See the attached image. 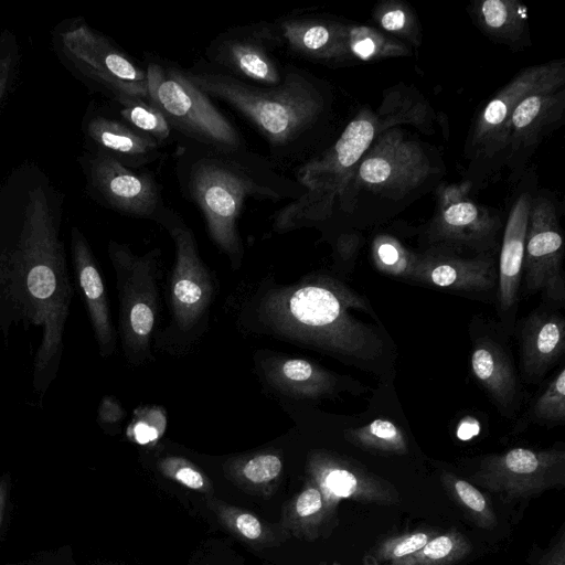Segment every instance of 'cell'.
Listing matches in <instances>:
<instances>
[{"mask_svg":"<svg viewBox=\"0 0 565 565\" xmlns=\"http://www.w3.org/2000/svg\"><path fill=\"white\" fill-rule=\"evenodd\" d=\"M315 469L329 497L351 498L358 501L388 502L391 494L376 479L361 468L335 457L319 455Z\"/></svg>","mask_w":565,"mask_h":565,"instance_id":"603a6c76","label":"cell"},{"mask_svg":"<svg viewBox=\"0 0 565 565\" xmlns=\"http://www.w3.org/2000/svg\"><path fill=\"white\" fill-rule=\"evenodd\" d=\"M119 118L136 130L148 135L163 148L177 142V137L164 116L149 100L119 96L111 100Z\"/></svg>","mask_w":565,"mask_h":565,"instance_id":"484cf974","label":"cell"},{"mask_svg":"<svg viewBox=\"0 0 565 565\" xmlns=\"http://www.w3.org/2000/svg\"><path fill=\"white\" fill-rule=\"evenodd\" d=\"M281 50L303 58L337 64L348 58L349 26L337 21L289 14L275 21Z\"/></svg>","mask_w":565,"mask_h":565,"instance_id":"5bb4252c","label":"cell"},{"mask_svg":"<svg viewBox=\"0 0 565 565\" xmlns=\"http://www.w3.org/2000/svg\"><path fill=\"white\" fill-rule=\"evenodd\" d=\"M184 71L211 99L225 103L253 126L277 169L294 163L297 168L308 160L309 146L330 110V97L318 78L290 63L282 83L276 86L239 81L204 60Z\"/></svg>","mask_w":565,"mask_h":565,"instance_id":"3957f363","label":"cell"},{"mask_svg":"<svg viewBox=\"0 0 565 565\" xmlns=\"http://www.w3.org/2000/svg\"><path fill=\"white\" fill-rule=\"evenodd\" d=\"M565 321L557 313L530 316L522 328L521 364L529 379H541L563 355Z\"/></svg>","mask_w":565,"mask_h":565,"instance_id":"ffe728a7","label":"cell"},{"mask_svg":"<svg viewBox=\"0 0 565 565\" xmlns=\"http://www.w3.org/2000/svg\"><path fill=\"white\" fill-rule=\"evenodd\" d=\"M120 406L113 399L107 398L103 402L99 411V417L104 422H117L121 417Z\"/></svg>","mask_w":565,"mask_h":565,"instance_id":"b9f144b4","label":"cell"},{"mask_svg":"<svg viewBox=\"0 0 565 565\" xmlns=\"http://www.w3.org/2000/svg\"><path fill=\"white\" fill-rule=\"evenodd\" d=\"M452 487L460 501L473 513L486 521H493L484 497L472 484L465 480L454 479Z\"/></svg>","mask_w":565,"mask_h":565,"instance_id":"8d00e7d4","label":"cell"},{"mask_svg":"<svg viewBox=\"0 0 565 565\" xmlns=\"http://www.w3.org/2000/svg\"><path fill=\"white\" fill-rule=\"evenodd\" d=\"M54 46L64 64L110 100L119 96L149 100L145 67L83 20L58 26Z\"/></svg>","mask_w":565,"mask_h":565,"instance_id":"8992f818","label":"cell"},{"mask_svg":"<svg viewBox=\"0 0 565 565\" xmlns=\"http://www.w3.org/2000/svg\"><path fill=\"white\" fill-rule=\"evenodd\" d=\"M355 243L352 237L341 236L338 241V250L342 257H348L352 255V252L355 250Z\"/></svg>","mask_w":565,"mask_h":565,"instance_id":"7bdbcfd3","label":"cell"},{"mask_svg":"<svg viewBox=\"0 0 565 565\" xmlns=\"http://www.w3.org/2000/svg\"><path fill=\"white\" fill-rule=\"evenodd\" d=\"M563 254L554 204L544 196L532 199L523 258L526 288L556 301L564 300Z\"/></svg>","mask_w":565,"mask_h":565,"instance_id":"7c38bea8","label":"cell"},{"mask_svg":"<svg viewBox=\"0 0 565 565\" xmlns=\"http://www.w3.org/2000/svg\"><path fill=\"white\" fill-rule=\"evenodd\" d=\"M345 438L369 450L390 454H405L408 450L404 431L387 418H376L364 426L349 429Z\"/></svg>","mask_w":565,"mask_h":565,"instance_id":"83f0119b","label":"cell"},{"mask_svg":"<svg viewBox=\"0 0 565 565\" xmlns=\"http://www.w3.org/2000/svg\"><path fill=\"white\" fill-rule=\"evenodd\" d=\"M500 220L455 192L443 194L430 228L433 238L452 246L487 252L494 242Z\"/></svg>","mask_w":565,"mask_h":565,"instance_id":"9a60e30c","label":"cell"},{"mask_svg":"<svg viewBox=\"0 0 565 565\" xmlns=\"http://www.w3.org/2000/svg\"><path fill=\"white\" fill-rule=\"evenodd\" d=\"M333 565H339V564H333Z\"/></svg>","mask_w":565,"mask_h":565,"instance_id":"ee69618b","label":"cell"},{"mask_svg":"<svg viewBox=\"0 0 565 565\" xmlns=\"http://www.w3.org/2000/svg\"><path fill=\"white\" fill-rule=\"evenodd\" d=\"M375 267L387 275L411 278L416 254L390 236H377L372 246Z\"/></svg>","mask_w":565,"mask_h":565,"instance_id":"f546056e","label":"cell"},{"mask_svg":"<svg viewBox=\"0 0 565 565\" xmlns=\"http://www.w3.org/2000/svg\"><path fill=\"white\" fill-rule=\"evenodd\" d=\"M532 198L522 193L510 210L499 260V300L502 310L516 299L523 268L525 241Z\"/></svg>","mask_w":565,"mask_h":565,"instance_id":"44dd1931","label":"cell"},{"mask_svg":"<svg viewBox=\"0 0 565 565\" xmlns=\"http://www.w3.org/2000/svg\"><path fill=\"white\" fill-rule=\"evenodd\" d=\"M323 508L322 492L316 487H309L297 498L295 510L300 518L318 514Z\"/></svg>","mask_w":565,"mask_h":565,"instance_id":"ab89813d","label":"cell"},{"mask_svg":"<svg viewBox=\"0 0 565 565\" xmlns=\"http://www.w3.org/2000/svg\"><path fill=\"white\" fill-rule=\"evenodd\" d=\"M350 54L363 61L405 54V47L365 26H349Z\"/></svg>","mask_w":565,"mask_h":565,"instance_id":"4dcf8cb0","label":"cell"},{"mask_svg":"<svg viewBox=\"0 0 565 565\" xmlns=\"http://www.w3.org/2000/svg\"><path fill=\"white\" fill-rule=\"evenodd\" d=\"M471 545L460 533L449 531L429 540L417 552L388 565H452L468 555Z\"/></svg>","mask_w":565,"mask_h":565,"instance_id":"4316f807","label":"cell"},{"mask_svg":"<svg viewBox=\"0 0 565 565\" xmlns=\"http://www.w3.org/2000/svg\"><path fill=\"white\" fill-rule=\"evenodd\" d=\"M431 537V533L414 532L384 541L377 548L381 561H396L420 550Z\"/></svg>","mask_w":565,"mask_h":565,"instance_id":"d6a6232c","label":"cell"},{"mask_svg":"<svg viewBox=\"0 0 565 565\" xmlns=\"http://www.w3.org/2000/svg\"><path fill=\"white\" fill-rule=\"evenodd\" d=\"M162 469L171 478L190 489L201 490L205 487L202 473L184 459L167 458L162 462Z\"/></svg>","mask_w":565,"mask_h":565,"instance_id":"d590c367","label":"cell"},{"mask_svg":"<svg viewBox=\"0 0 565 565\" xmlns=\"http://www.w3.org/2000/svg\"><path fill=\"white\" fill-rule=\"evenodd\" d=\"M63 196L38 166L15 168L0 185V263L18 274L26 313L42 326L39 380L63 345L72 290L60 239Z\"/></svg>","mask_w":565,"mask_h":565,"instance_id":"6da1fadb","label":"cell"},{"mask_svg":"<svg viewBox=\"0 0 565 565\" xmlns=\"http://www.w3.org/2000/svg\"><path fill=\"white\" fill-rule=\"evenodd\" d=\"M563 461L562 451L513 448L488 458L483 470L490 480L507 484H533L543 482Z\"/></svg>","mask_w":565,"mask_h":565,"instance_id":"7402d4cb","label":"cell"},{"mask_svg":"<svg viewBox=\"0 0 565 565\" xmlns=\"http://www.w3.org/2000/svg\"><path fill=\"white\" fill-rule=\"evenodd\" d=\"M564 89L525 97L513 109L501 135L498 150L527 148L547 134L563 116Z\"/></svg>","mask_w":565,"mask_h":565,"instance_id":"d6986e66","label":"cell"},{"mask_svg":"<svg viewBox=\"0 0 565 565\" xmlns=\"http://www.w3.org/2000/svg\"><path fill=\"white\" fill-rule=\"evenodd\" d=\"M158 412H147L143 416L136 419L130 428V434L139 444H148L156 440L162 433L164 427V417L158 420L153 419L158 415Z\"/></svg>","mask_w":565,"mask_h":565,"instance_id":"74e56055","label":"cell"},{"mask_svg":"<svg viewBox=\"0 0 565 565\" xmlns=\"http://www.w3.org/2000/svg\"><path fill=\"white\" fill-rule=\"evenodd\" d=\"M235 529L246 539L257 540L262 536L263 526L259 520L249 513H241L234 520Z\"/></svg>","mask_w":565,"mask_h":565,"instance_id":"60d3db41","label":"cell"},{"mask_svg":"<svg viewBox=\"0 0 565 565\" xmlns=\"http://www.w3.org/2000/svg\"><path fill=\"white\" fill-rule=\"evenodd\" d=\"M265 377L278 392L299 398H318L330 394L335 377L319 365L298 358L274 359L264 366Z\"/></svg>","mask_w":565,"mask_h":565,"instance_id":"cb8c5ba5","label":"cell"},{"mask_svg":"<svg viewBox=\"0 0 565 565\" xmlns=\"http://www.w3.org/2000/svg\"><path fill=\"white\" fill-rule=\"evenodd\" d=\"M431 172L424 149L401 130L390 129L375 136L353 180L372 192L401 198L420 185Z\"/></svg>","mask_w":565,"mask_h":565,"instance_id":"30bf717a","label":"cell"},{"mask_svg":"<svg viewBox=\"0 0 565 565\" xmlns=\"http://www.w3.org/2000/svg\"><path fill=\"white\" fill-rule=\"evenodd\" d=\"M158 224L174 242L171 305L177 323L186 331L196 324L207 309L213 294L212 280L199 256L193 232L181 215L167 206Z\"/></svg>","mask_w":565,"mask_h":565,"instance_id":"8fae6325","label":"cell"},{"mask_svg":"<svg viewBox=\"0 0 565 565\" xmlns=\"http://www.w3.org/2000/svg\"><path fill=\"white\" fill-rule=\"evenodd\" d=\"M471 370L495 404L505 409L516 396V380L504 350L490 339H479L471 354Z\"/></svg>","mask_w":565,"mask_h":565,"instance_id":"d4e9b609","label":"cell"},{"mask_svg":"<svg viewBox=\"0 0 565 565\" xmlns=\"http://www.w3.org/2000/svg\"><path fill=\"white\" fill-rule=\"evenodd\" d=\"M281 43L275 22L262 21L232 26L210 41L205 62L239 81L276 86L282 83L286 64L276 52Z\"/></svg>","mask_w":565,"mask_h":565,"instance_id":"52a82bcc","label":"cell"},{"mask_svg":"<svg viewBox=\"0 0 565 565\" xmlns=\"http://www.w3.org/2000/svg\"><path fill=\"white\" fill-rule=\"evenodd\" d=\"M494 266L488 252L475 257H460L429 250L416 255L411 278L438 288L483 291L495 281Z\"/></svg>","mask_w":565,"mask_h":565,"instance_id":"2e32d148","label":"cell"},{"mask_svg":"<svg viewBox=\"0 0 565 565\" xmlns=\"http://www.w3.org/2000/svg\"><path fill=\"white\" fill-rule=\"evenodd\" d=\"M565 64L553 61L522 71L484 107L473 130L472 143L484 154L497 151L503 129L518 104L525 97L563 88Z\"/></svg>","mask_w":565,"mask_h":565,"instance_id":"4fadbf2b","label":"cell"},{"mask_svg":"<svg viewBox=\"0 0 565 565\" xmlns=\"http://www.w3.org/2000/svg\"><path fill=\"white\" fill-rule=\"evenodd\" d=\"M149 103L167 119L177 143L213 148H246L239 130L186 76L183 67L152 54L146 55Z\"/></svg>","mask_w":565,"mask_h":565,"instance_id":"5b68a950","label":"cell"},{"mask_svg":"<svg viewBox=\"0 0 565 565\" xmlns=\"http://www.w3.org/2000/svg\"><path fill=\"white\" fill-rule=\"evenodd\" d=\"M532 415L539 422L562 423L565 419V369L548 384L532 408Z\"/></svg>","mask_w":565,"mask_h":565,"instance_id":"1f68e13d","label":"cell"},{"mask_svg":"<svg viewBox=\"0 0 565 565\" xmlns=\"http://www.w3.org/2000/svg\"><path fill=\"white\" fill-rule=\"evenodd\" d=\"M478 15L490 34L509 41L520 38L525 25V9L516 1L486 0Z\"/></svg>","mask_w":565,"mask_h":565,"instance_id":"f1b7e54d","label":"cell"},{"mask_svg":"<svg viewBox=\"0 0 565 565\" xmlns=\"http://www.w3.org/2000/svg\"><path fill=\"white\" fill-rule=\"evenodd\" d=\"M353 309L372 311L363 297L328 278L275 290L262 306L269 327L287 338L347 359L380 358L383 339Z\"/></svg>","mask_w":565,"mask_h":565,"instance_id":"277c9868","label":"cell"},{"mask_svg":"<svg viewBox=\"0 0 565 565\" xmlns=\"http://www.w3.org/2000/svg\"><path fill=\"white\" fill-rule=\"evenodd\" d=\"M280 458L274 454H262L248 459L242 467L243 477L253 483H266L281 471Z\"/></svg>","mask_w":565,"mask_h":565,"instance_id":"e575fe53","label":"cell"},{"mask_svg":"<svg viewBox=\"0 0 565 565\" xmlns=\"http://www.w3.org/2000/svg\"><path fill=\"white\" fill-rule=\"evenodd\" d=\"M83 169L90 196L117 213L158 223L168 206L149 171L130 169L95 150L83 157Z\"/></svg>","mask_w":565,"mask_h":565,"instance_id":"9c48e42d","label":"cell"},{"mask_svg":"<svg viewBox=\"0 0 565 565\" xmlns=\"http://www.w3.org/2000/svg\"><path fill=\"white\" fill-rule=\"evenodd\" d=\"M379 22L384 30L392 33L408 34L413 29L406 10L398 7L386 9L379 18Z\"/></svg>","mask_w":565,"mask_h":565,"instance_id":"f35d334b","label":"cell"},{"mask_svg":"<svg viewBox=\"0 0 565 565\" xmlns=\"http://www.w3.org/2000/svg\"><path fill=\"white\" fill-rule=\"evenodd\" d=\"M71 246L75 274L81 287L94 333L103 355H109L115 348L105 286L92 249L77 227L72 228Z\"/></svg>","mask_w":565,"mask_h":565,"instance_id":"ac0fdd59","label":"cell"},{"mask_svg":"<svg viewBox=\"0 0 565 565\" xmlns=\"http://www.w3.org/2000/svg\"><path fill=\"white\" fill-rule=\"evenodd\" d=\"M18 63L19 45L15 36L8 31L0 32V106L15 76Z\"/></svg>","mask_w":565,"mask_h":565,"instance_id":"836d02e7","label":"cell"},{"mask_svg":"<svg viewBox=\"0 0 565 565\" xmlns=\"http://www.w3.org/2000/svg\"><path fill=\"white\" fill-rule=\"evenodd\" d=\"M84 134L93 145V150L130 169L142 170L163 157L162 146L120 118L94 113L84 122Z\"/></svg>","mask_w":565,"mask_h":565,"instance_id":"e0dca14e","label":"cell"},{"mask_svg":"<svg viewBox=\"0 0 565 565\" xmlns=\"http://www.w3.org/2000/svg\"><path fill=\"white\" fill-rule=\"evenodd\" d=\"M120 302V332L127 354L138 358L149 349L156 320L158 250L134 254L127 245L109 242Z\"/></svg>","mask_w":565,"mask_h":565,"instance_id":"ba28073f","label":"cell"},{"mask_svg":"<svg viewBox=\"0 0 565 565\" xmlns=\"http://www.w3.org/2000/svg\"><path fill=\"white\" fill-rule=\"evenodd\" d=\"M174 158L182 196L201 211L211 239L233 266L243 254L237 221L246 199L292 201L306 192L305 186L279 173L268 158L248 147L178 142Z\"/></svg>","mask_w":565,"mask_h":565,"instance_id":"7a4b0ae2","label":"cell"}]
</instances>
